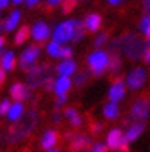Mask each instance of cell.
Here are the masks:
<instances>
[{
    "label": "cell",
    "instance_id": "obj_1",
    "mask_svg": "<svg viewBox=\"0 0 150 152\" xmlns=\"http://www.w3.org/2000/svg\"><path fill=\"white\" fill-rule=\"evenodd\" d=\"M38 121V114L37 111H29L28 114H23V117L17 121L14 126L8 131V143H17L23 140L25 137H28V134H31Z\"/></svg>",
    "mask_w": 150,
    "mask_h": 152
},
{
    "label": "cell",
    "instance_id": "obj_2",
    "mask_svg": "<svg viewBox=\"0 0 150 152\" xmlns=\"http://www.w3.org/2000/svg\"><path fill=\"white\" fill-rule=\"evenodd\" d=\"M87 68L95 77H101L106 71L109 69V61H110V54L109 51H104L103 48L92 51L86 58Z\"/></svg>",
    "mask_w": 150,
    "mask_h": 152
},
{
    "label": "cell",
    "instance_id": "obj_3",
    "mask_svg": "<svg viewBox=\"0 0 150 152\" xmlns=\"http://www.w3.org/2000/svg\"><path fill=\"white\" fill-rule=\"evenodd\" d=\"M78 23H80L78 19H67V20L60 22L51 32L52 40H55L61 45H67L69 42H72L74 32H75V28Z\"/></svg>",
    "mask_w": 150,
    "mask_h": 152
},
{
    "label": "cell",
    "instance_id": "obj_4",
    "mask_svg": "<svg viewBox=\"0 0 150 152\" xmlns=\"http://www.w3.org/2000/svg\"><path fill=\"white\" fill-rule=\"evenodd\" d=\"M26 74H28L26 75V86H28L29 89H37V88L43 86L45 80L49 75H52V68L48 63H43L40 66L35 65Z\"/></svg>",
    "mask_w": 150,
    "mask_h": 152
},
{
    "label": "cell",
    "instance_id": "obj_5",
    "mask_svg": "<svg viewBox=\"0 0 150 152\" xmlns=\"http://www.w3.org/2000/svg\"><path fill=\"white\" fill-rule=\"evenodd\" d=\"M40 56H41V48L38 45H29V46L25 48L23 52L20 54L19 60H17V65H19V68L22 71L28 72L32 66L37 65Z\"/></svg>",
    "mask_w": 150,
    "mask_h": 152
},
{
    "label": "cell",
    "instance_id": "obj_6",
    "mask_svg": "<svg viewBox=\"0 0 150 152\" xmlns=\"http://www.w3.org/2000/svg\"><path fill=\"white\" fill-rule=\"evenodd\" d=\"M147 82V71L143 66H136V68H132L127 75L124 83L126 86L130 89V91H139Z\"/></svg>",
    "mask_w": 150,
    "mask_h": 152
},
{
    "label": "cell",
    "instance_id": "obj_7",
    "mask_svg": "<svg viewBox=\"0 0 150 152\" xmlns=\"http://www.w3.org/2000/svg\"><path fill=\"white\" fill-rule=\"evenodd\" d=\"M150 117V100L146 97H141L132 104L130 114L127 121L133 120V121H146Z\"/></svg>",
    "mask_w": 150,
    "mask_h": 152
},
{
    "label": "cell",
    "instance_id": "obj_8",
    "mask_svg": "<svg viewBox=\"0 0 150 152\" xmlns=\"http://www.w3.org/2000/svg\"><path fill=\"white\" fill-rule=\"evenodd\" d=\"M51 26L45 20H38L29 28V37L35 43H45L48 42V39H51Z\"/></svg>",
    "mask_w": 150,
    "mask_h": 152
},
{
    "label": "cell",
    "instance_id": "obj_9",
    "mask_svg": "<svg viewBox=\"0 0 150 152\" xmlns=\"http://www.w3.org/2000/svg\"><path fill=\"white\" fill-rule=\"evenodd\" d=\"M106 146L110 151H118L122 146H129V141L124 137V132L120 128H113L107 132V137H106Z\"/></svg>",
    "mask_w": 150,
    "mask_h": 152
},
{
    "label": "cell",
    "instance_id": "obj_10",
    "mask_svg": "<svg viewBox=\"0 0 150 152\" xmlns=\"http://www.w3.org/2000/svg\"><path fill=\"white\" fill-rule=\"evenodd\" d=\"M126 92H127V86L124 83L122 78H117L109 88V92H107V97H109V102H113V103H121L126 97Z\"/></svg>",
    "mask_w": 150,
    "mask_h": 152
},
{
    "label": "cell",
    "instance_id": "obj_11",
    "mask_svg": "<svg viewBox=\"0 0 150 152\" xmlns=\"http://www.w3.org/2000/svg\"><path fill=\"white\" fill-rule=\"evenodd\" d=\"M9 95H11V100L23 103L25 100L31 98V89L26 86L25 83H22V82H15V83L11 85Z\"/></svg>",
    "mask_w": 150,
    "mask_h": 152
},
{
    "label": "cell",
    "instance_id": "obj_12",
    "mask_svg": "<svg viewBox=\"0 0 150 152\" xmlns=\"http://www.w3.org/2000/svg\"><path fill=\"white\" fill-rule=\"evenodd\" d=\"M92 146V138L86 134H74L70 138V151L72 152H81Z\"/></svg>",
    "mask_w": 150,
    "mask_h": 152
},
{
    "label": "cell",
    "instance_id": "obj_13",
    "mask_svg": "<svg viewBox=\"0 0 150 152\" xmlns=\"http://www.w3.org/2000/svg\"><path fill=\"white\" fill-rule=\"evenodd\" d=\"M72 78L70 77H64V75H58L55 80H54V88H52V91L54 94L58 97V95H67L69 91L72 89Z\"/></svg>",
    "mask_w": 150,
    "mask_h": 152
},
{
    "label": "cell",
    "instance_id": "obj_14",
    "mask_svg": "<svg viewBox=\"0 0 150 152\" xmlns=\"http://www.w3.org/2000/svg\"><path fill=\"white\" fill-rule=\"evenodd\" d=\"M78 71V65L74 58H67V60H61L60 63L55 66V72L58 75H64V77H70L75 75Z\"/></svg>",
    "mask_w": 150,
    "mask_h": 152
},
{
    "label": "cell",
    "instance_id": "obj_15",
    "mask_svg": "<svg viewBox=\"0 0 150 152\" xmlns=\"http://www.w3.org/2000/svg\"><path fill=\"white\" fill-rule=\"evenodd\" d=\"M81 23L87 32H98L101 29V25H103V17L96 12H91L84 17V20Z\"/></svg>",
    "mask_w": 150,
    "mask_h": 152
},
{
    "label": "cell",
    "instance_id": "obj_16",
    "mask_svg": "<svg viewBox=\"0 0 150 152\" xmlns=\"http://www.w3.org/2000/svg\"><path fill=\"white\" fill-rule=\"evenodd\" d=\"M146 129V123L144 121H133V123H129V126L126 129V134L124 137L129 143L138 140L141 135H143V132Z\"/></svg>",
    "mask_w": 150,
    "mask_h": 152
},
{
    "label": "cell",
    "instance_id": "obj_17",
    "mask_svg": "<svg viewBox=\"0 0 150 152\" xmlns=\"http://www.w3.org/2000/svg\"><path fill=\"white\" fill-rule=\"evenodd\" d=\"M17 66V57L14 51H2L0 52V68L5 72H11Z\"/></svg>",
    "mask_w": 150,
    "mask_h": 152
},
{
    "label": "cell",
    "instance_id": "obj_18",
    "mask_svg": "<svg viewBox=\"0 0 150 152\" xmlns=\"http://www.w3.org/2000/svg\"><path fill=\"white\" fill-rule=\"evenodd\" d=\"M22 22V11L20 10H14L9 12V15L3 20V31L5 32H12L19 28V25Z\"/></svg>",
    "mask_w": 150,
    "mask_h": 152
},
{
    "label": "cell",
    "instance_id": "obj_19",
    "mask_svg": "<svg viewBox=\"0 0 150 152\" xmlns=\"http://www.w3.org/2000/svg\"><path fill=\"white\" fill-rule=\"evenodd\" d=\"M58 138H60V135H58V132L55 131V129H48V131H45V134L41 135V140H40V146L43 148V149H52V148H55V145L58 143Z\"/></svg>",
    "mask_w": 150,
    "mask_h": 152
},
{
    "label": "cell",
    "instance_id": "obj_20",
    "mask_svg": "<svg viewBox=\"0 0 150 152\" xmlns=\"http://www.w3.org/2000/svg\"><path fill=\"white\" fill-rule=\"evenodd\" d=\"M25 114V104L22 102H14L11 103L9 109L6 112V118L9 120L11 123H17Z\"/></svg>",
    "mask_w": 150,
    "mask_h": 152
},
{
    "label": "cell",
    "instance_id": "obj_21",
    "mask_svg": "<svg viewBox=\"0 0 150 152\" xmlns=\"http://www.w3.org/2000/svg\"><path fill=\"white\" fill-rule=\"evenodd\" d=\"M63 115L69 120V123H70V126H72V128H80L81 124H83V118H81L80 112H78L75 108H72V106H69V108H64Z\"/></svg>",
    "mask_w": 150,
    "mask_h": 152
},
{
    "label": "cell",
    "instance_id": "obj_22",
    "mask_svg": "<svg viewBox=\"0 0 150 152\" xmlns=\"http://www.w3.org/2000/svg\"><path fill=\"white\" fill-rule=\"evenodd\" d=\"M120 114H121V111H120L118 103L107 102V103L103 106V115H104L107 120H117V118L120 117Z\"/></svg>",
    "mask_w": 150,
    "mask_h": 152
},
{
    "label": "cell",
    "instance_id": "obj_23",
    "mask_svg": "<svg viewBox=\"0 0 150 152\" xmlns=\"http://www.w3.org/2000/svg\"><path fill=\"white\" fill-rule=\"evenodd\" d=\"M29 39V26L25 25V26H19L15 31V37H14V45H17V46H20V45H23L25 42H28Z\"/></svg>",
    "mask_w": 150,
    "mask_h": 152
},
{
    "label": "cell",
    "instance_id": "obj_24",
    "mask_svg": "<svg viewBox=\"0 0 150 152\" xmlns=\"http://www.w3.org/2000/svg\"><path fill=\"white\" fill-rule=\"evenodd\" d=\"M60 49H61V43L51 40L46 43V52L51 58H60Z\"/></svg>",
    "mask_w": 150,
    "mask_h": 152
},
{
    "label": "cell",
    "instance_id": "obj_25",
    "mask_svg": "<svg viewBox=\"0 0 150 152\" xmlns=\"http://www.w3.org/2000/svg\"><path fill=\"white\" fill-rule=\"evenodd\" d=\"M110 54V52H109ZM122 68V63H121V58L117 52H112L110 54V61H109V69L112 71L113 74H120V71Z\"/></svg>",
    "mask_w": 150,
    "mask_h": 152
},
{
    "label": "cell",
    "instance_id": "obj_26",
    "mask_svg": "<svg viewBox=\"0 0 150 152\" xmlns=\"http://www.w3.org/2000/svg\"><path fill=\"white\" fill-rule=\"evenodd\" d=\"M86 29H84V26L80 20V23L77 25V28H75V32H74V37H72V43H77V42H81L84 39V35H86Z\"/></svg>",
    "mask_w": 150,
    "mask_h": 152
},
{
    "label": "cell",
    "instance_id": "obj_27",
    "mask_svg": "<svg viewBox=\"0 0 150 152\" xmlns=\"http://www.w3.org/2000/svg\"><path fill=\"white\" fill-rule=\"evenodd\" d=\"M78 5V0H64L63 3H61V12L63 14H70Z\"/></svg>",
    "mask_w": 150,
    "mask_h": 152
},
{
    "label": "cell",
    "instance_id": "obj_28",
    "mask_svg": "<svg viewBox=\"0 0 150 152\" xmlns=\"http://www.w3.org/2000/svg\"><path fill=\"white\" fill-rule=\"evenodd\" d=\"M150 28V14H144L143 17H141V20H139V25H138V29L141 34H146L147 29Z\"/></svg>",
    "mask_w": 150,
    "mask_h": 152
},
{
    "label": "cell",
    "instance_id": "obj_29",
    "mask_svg": "<svg viewBox=\"0 0 150 152\" xmlns=\"http://www.w3.org/2000/svg\"><path fill=\"white\" fill-rule=\"evenodd\" d=\"M107 40H109V34H107V32H101L100 35H96V39L93 40V46H95V49L103 48L104 45L107 43Z\"/></svg>",
    "mask_w": 150,
    "mask_h": 152
},
{
    "label": "cell",
    "instance_id": "obj_30",
    "mask_svg": "<svg viewBox=\"0 0 150 152\" xmlns=\"http://www.w3.org/2000/svg\"><path fill=\"white\" fill-rule=\"evenodd\" d=\"M74 57V49L72 46H67V45H61V49H60V58L61 60H67V58H72Z\"/></svg>",
    "mask_w": 150,
    "mask_h": 152
},
{
    "label": "cell",
    "instance_id": "obj_31",
    "mask_svg": "<svg viewBox=\"0 0 150 152\" xmlns=\"http://www.w3.org/2000/svg\"><path fill=\"white\" fill-rule=\"evenodd\" d=\"M89 80V72L87 71H80L77 75H75V85L77 86H83V85H86V82Z\"/></svg>",
    "mask_w": 150,
    "mask_h": 152
},
{
    "label": "cell",
    "instance_id": "obj_32",
    "mask_svg": "<svg viewBox=\"0 0 150 152\" xmlns=\"http://www.w3.org/2000/svg\"><path fill=\"white\" fill-rule=\"evenodd\" d=\"M11 100L9 98H3L2 102H0V117L2 115H6V112H8V109H9V106H11Z\"/></svg>",
    "mask_w": 150,
    "mask_h": 152
},
{
    "label": "cell",
    "instance_id": "obj_33",
    "mask_svg": "<svg viewBox=\"0 0 150 152\" xmlns=\"http://www.w3.org/2000/svg\"><path fill=\"white\" fill-rule=\"evenodd\" d=\"M89 152H107V146L104 143H93L89 149Z\"/></svg>",
    "mask_w": 150,
    "mask_h": 152
},
{
    "label": "cell",
    "instance_id": "obj_34",
    "mask_svg": "<svg viewBox=\"0 0 150 152\" xmlns=\"http://www.w3.org/2000/svg\"><path fill=\"white\" fill-rule=\"evenodd\" d=\"M103 123H100V121H93L92 124H91V132L93 134V135H96V134H100L101 131H103Z\"/></svg>",
    "mask_w": 150,
    "mask_h": 152
},
{
    "label": "cell",
    "instance_id": "obj_35",
    "mask_svg": "<svg viewBox=\"0 0 150 152\" xmlns=\"http://www.w3.org/2000/svg\"><path fill=\"white\" fill-rule=\"evenodd\" d=\"M67 102V95H58L55 100V109H61Z\"/></svg>",
    "mask_w": 150,
    "mask_h": 152
},
{
    "label": "cell",
    "instance_id": "obj_36",
    "mask_svg": "<svg viewBox=\"0 0 150 152\" xmlns=\"http://www.w3.org/2000/svg\"><path fill=\"white\" fill-rule=\"evenodd\" d=\"M54 80H55L54 77L49 75V77L45 80V83H43V86H41V88H45L48 92H49V91H52V88H54Z\"/></svg>",
    "mask_w": 150,
    "mask_h": 152
},
{
    "label": "cell",
    "instance_id": "obj_37",
    "mask_svg": "<svg viewBox=\"0 0 150 152\" xmlns=\"http://www.w3.org/2000/svg\"><path fill=\"white\" fill-rule=\"evenodd\" d=\"M144 60V63L146 65H150V45H147V48L144 49V54H143V57H141Z\"/></svg>",
    "mask_w": 150,
    "mask_h": 152
},
{
    "label": "cell",
    "instance_id": "obj_38",
    "mask_svg": "<svg viewBox=\"0 0 150 152\" xmlns=\"http://www.w3.org/2000/svg\"><path fill=\"white\" fill-rule=\"evenodd\" d=\"M64 0H46V6L48 8H55V6H60Z\"/></svg>",
    "mask_w": 150,
    "mask_h": 152
},
{
    "label": "cell",
    "instance_id": "obj_39",
    "mask_svg": "<svg viewBox=\"0 0 150 152\" xmlns=\"http://www.w3.org/2000/svg\"><path fill=\"white\" fill-rule=\"evenodd\" d=\"M40 2L41 0H25V5H26V8H35Z\"/></svg>",
    "mask_w": 150,
    "mask_h": 152
},
{
    "label": "cell",
    "instance_id": "obj_40",
    "mask_svg": "<svg viewBox=\"0 0 150 152\" xmlns=\"http://www.w3.org/2000/svg\"><path fill=\"white\" fill-rule=\"evenodd\" d=\"M11 0H0V12H2L3 10H6L8 6H9Z\"/></svg>",
    "mask_w": 150,
    "mask_h": 152
},
{
    "label": "cell",
    "instance_id": "obj_41",
    "mask_svg": "<svg viewBox=\"0 0 150 152\" xmlns=\"http://www.w3.org/2000/svg\"><path fill=\"white\" fill-rule=\"evenodd\" d=\"M5 80H6V72H5L2 68H0V86L5 83Z\"/></svg>",
    "mask_w": 150,
    "mask_h": 152
},
{
    "label": "cell",
    "instance_id": "obj_42",
    "mask_svg": "<svg viewBox=\"0 0 150 152\" xmlns=\"http://www.w3.org/2000/svg\"><path fill=\"white\" fill-rule=\"evenodd\" d=\"M143 6L147 14H150V0H143Z\"/></svg>",
    "mask_w": 150,
    "mask_h": 152
},
{
    "label": "cell",
    "instance_id": "obj_43",
    "mask_svg": "<svg viewBox=\"0 0 150 152\" xmlns=\"http://www.w3.org/2000/svg\"><path fill=\"white\" fill-rule=\"evenodd\" d=\"M109 2V5H112V6H118V5H121L124 0H107Z\"/></svg>",
    "mask_w": 150,
    "mask_h": 152
},
{
    "label": "cell",
    "instance_id": "obj_44",
    "mask_svg": "<svg viewBox=\"0 0 150 152\" xmlns=\"http://www.w3.org/2000/svg\"><path fill=\"white\" fill-rule=\"evenodd\" d=\"M60 121H61V118H60V112H58V109H57V111L54 112V123L58 124Z\"/></svg>",
    "mask_w": 150,
    "mask_h": 152
},
{
    "label": "cell",
    "instance_id": "obj_45",
    "mask_svg": "<svg viewBox=\"0 0 150 152\" xmlns=\"http://www.w3.org/2000/svg\"><path fill=\"white\" fill-rule=\"evenodd\" d=\"M144 40L147 42V45H150V28L147 29V32L144 34Z\"/></svg>",
    "mask_w": 150,
    "mask_h": 152
},
{
    "label": "cell",
    "instance_id": "obj_46",
    "mask_svg": "<svg viewBox=\"0 0 150 152\" xmlns=\"http://www.w3.org/2000/svg\"><path fill=\"white\" fill-rule=\"evenodd\" d=\"M5 43H6V42H5V39L2 37V35H0V52L3 51V48H5Z\"/></svg>",
    "mask_w": 150,
    "mask_h": 152
},
{
    "label": "cell",
    "instance_id": "obj_47",
    "mask_svg": "<svg viewBox=\"0 0 150 152\" xmlns=\"http://www.w3.org/2000/svg\"><path fill=\"white\" fill-rule=\"evenodd\" d=\"M11 3H14L15 6H19V5H22V3H25V0H11Z\"/></svg>",
    "mask_w": 150,
    "mask_h": 152
},
{
    "label": "cell",
    "instance_id": "obj_48",
    "mask_svg": "<svg viewBox=\"0 0 150 152\" xmlns=\"http://www.w3.org/2000/svg\"><path fill=\"white\" fill-rule=\"evenodd\" d=\"M3 32V20H2V14H0V35Z\"/></svg>",
    "mask_w": 150,
    "mask_h": 152
},
{
    "label": "cell",
    "instance_id": "obj_49",
    "mask_svg": "<svg viewBox=\"0 0 150 152\" xmlns=\"http://www.w3.org/2000/svg\"><path fill=\"white\" fill-rule=\"evenodd\" d=\"M46 152H60V151H58V149H55V148H52V149H48Z\"/></svg>",
    "mask_w": 150,
    "mask_h": 152
}]
</instances>
